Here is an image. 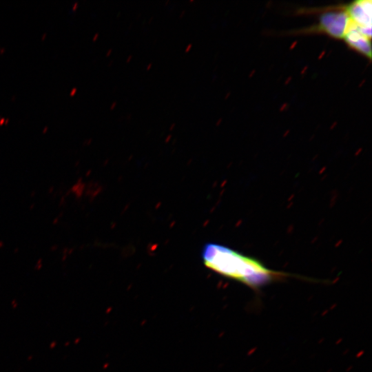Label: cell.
<instances>
[{
    "label": "cell",
    "mask_w": 372,
    "mask_h": 372,
    "mask_svg": "<svg viewBox=\"0 0 372 372\" xmlns=\"http://www.w3.org/2000/svg\"><path fill=\"white\" fill-rule=\"evenodd\" d=\"M201 256L207 268L240 282L256 291L262 287L289 276L285 272L270 269L256 258L218 244H206Z\"/></svg>",
    "instance_id": "1"
},
{
    "label": "cell",
    "mask_w": 372,
    "mask_h": 372,
    "mask_svg": "<svg viewBox=\"0 0 372 372\" xmlns=\"http://www.w3.org/2000/svg\"><path fill=\"white\" fill-rule=\"evenodd\" d=\"M371 0H359L353 2L344 10L358 30L370 39L371 38Z\"/></svg>",
    "instance_id": "2"
},
{
    "label": "cell",
    "mask_w": 372,
    "mask_h": 372,
    "mask_svg": "<svg viewBox=\"0 0 372 372\" xmlns=\"http://www.w3.org/2000/svg\"><path fill=\"white\" fill-rule=\"evenodd\" d=\"M350 25L346 11H330L320 18L319 29L335 39H343Z\"/></svg>",
    "instance_id": "3"
},
{
    "label": "cell",
    "mask_w": 372,
    "mask_h": 372,
    "mask_svg": "<svg viewBox=\"0 0 372 372\" xmlns=\"http://www.w3.org/2000/svg\"><path fill=\"white\" fill-rule=\"evenodd\" d=\"M343 39L351 48L371 59V39L359 32L351 21L349 28Z\"/></svg>",
    "instance_id": "4"
}]
</instances>
